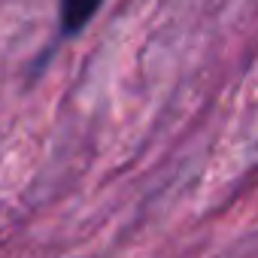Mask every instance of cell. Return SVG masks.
I'll return each mask as SVG.
<instances>
[{
	"label": "cell",
	"mask_w": 258,
	"mask_h": 258,
	"mask_svg": "<svg viewBox=\"0 0 258 258\" xmlns=\"http://www.w3.org/2000/svg\"><path fill=\"white\" fill-rule=\"evenodd\" d=\"M100 7H103V0H61V4H58L61 37H76L79 31H85Z\"/></svg>",
	"instance_id": "obj_1"
}]
</instances>
